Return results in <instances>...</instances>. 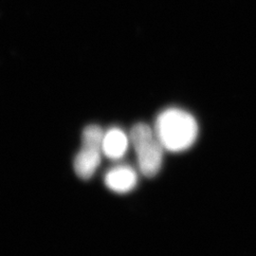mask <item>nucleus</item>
Here are the masks:
<instances>
[{
	"label": "nucleus",
	"mask_w": 256,
	"mask_h": 256,
	"mask_svg": "<svg viewBox=\"0 0 256 256\" xmlns=\"http://www.w3.org/2000/svg\"><path fill=\"white\" fill-rule=\"evenodd\" d=\"M155 134L165 150L182 152L196 142L198 126L190 113L178 108H168L158 116Z\"/></svg>",
	"instance_id": "1"
},
{
	"label": "nucleus",
	"mask_w": 256,
	"mask_h": 256,
	"mask_svg": "<svg viewBox=\"0 0 256 256\" xmlns=\"http://www.w3.org/2000/svg\"><path fill=\"white\" fill-rule=\"evenodd\" d=\"M130 140L142 174L146 178L155 176L162 168L164 150L155 133L146 124H137L130 131Z\"/></svg>",
	"instance_id": "2"
},
{
	"label": "nucleus",
	"mask_w": 256,
	"mask_h": 256,
	"mask_svg": "<svg viewBox=\"0 0 256 256\" xmlns=\"http://www.w3.org/2000/svg\"><path fill=\"white\" fill-rule=\"evenodd\" d=\"M104 133L98 126H88L82 131V149L74 158V170L82 180H90L101 164Z\"/></svg>",
	"instance_id": "3"
},
{
	"label": "nucleus",
	"mask_w": 256,
	"mask_h": 256,
	"mask_svg": "<svg viewBox=\"0 0 256 256\" xmlns=\"http://www.w3.org/2000/svg\"><path fill=\"white\" fill-rule=\"evenodd\" d=\"M138 182L137 173L128 165L116 166L104 176L106 187L113 192L126 194L132 191Z\"/></svg>",
	"instance_id": "4"
},
{
	"label": "nucleus",
	"mask_w": 256,
	"mask_h": 256,
	"mask_svg": "<svg viewBox=\"0 0 256 256\" xmlns=\"http://www.w3.org/2000/svg\"><path fill=\"white\" fill-rule=\"evenodd\" d=\"M128 148V138L118 128H113L104 133L102 140V153L112 160H118L126 155Z\"/></svg>",
	"instance_id": "5"
}]
</instances>
